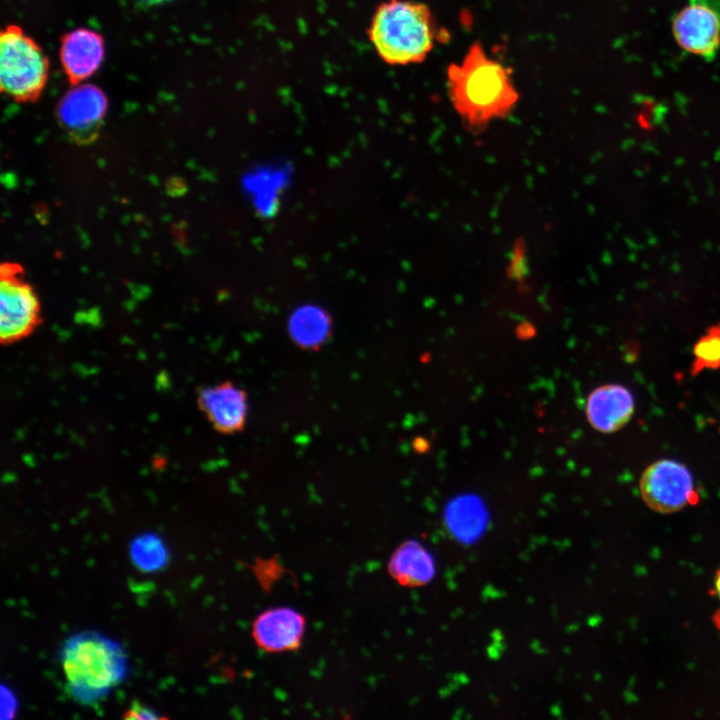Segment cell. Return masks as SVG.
Wrapping results in <instances>:
<instances>
[{"label":"cell","mask_w":720,"mask_h":720,"mask_svg":"<svg viewBox=\"0 0 720 720\" xmlns=\"http://www.w3.org/2000/svg\"><path fill=\"white\" fill-rule=\"evenodd\" d=\"M449 99L472 129L507 116L518 101L511 70L474 42L463 60L447 69Z\"/></svg>","instance_id":"1"},{"label":"cell","mask_w":720,"mask_h":720,"mask_svg":"<svg viewBox=\"0 0 720 720\" xmlns=\"http://www.w3.org/2000/svg\"><path fill=\"white\" fill-rule=\"evenodd\" d=\"M59 659L70 695L84 705L104 699L128 674V655L121 643L94 629L70 635Z\"/></svg>","instance_id":"2"},{"label":"cell","mask_w":720,"mask_h":720,"mask_svg":"<svg viewBox=\"0 0 720 720\" xmlns=\"http://www.w3.org/2000/svg\"><path fill=\"white\" fill-rule=\"evenodd\" d=\"M437 27L429 7L410 0H387L373 14L368 37L389 65L420 63L432 51Z\"/></svg>","instance_id":"3"},{"label":"cell","mask_w":720,"mask_h":720,"mask_svg":"<svg viewBox=\"0 0 720 720\" xmlns=\"http://www.w3.org/2000/svg\"><path fill=\"white\" fill-rule=\"evenodd\" d=\"M49 59L37 42L16 24L0 34V89L18 103L39 99L49 78Z\"/></svg>","instance_id":"4"},{"label":"cell","mask_w":720,"mask_h":720,"mask_svg":"<svg viewBox=\"0 0 720 720\" xmlns=\"http://www.w3.org/2000/svg\"><path fill=\"white\" fill-rule=\"evenodd\" d=\"M41 304L34 288L25 280L23 267L4 262L0 267V342H19L40 325Z\"/></svg>","instance_id":"5"},{"label":"cell","mask_w":720,"mask_h":720,"mask_svg":"<svg viewBox=\"0 0 720 720\" xmlns=\"http://www.w3.org/2000/svg\"><path fill=\"white\" fill-rule=\"evenodd\" d=\"M105 93L93 84L72 86L59 100L56 118L66 135L79 145L93 143L107 114Z\"/></svg>","instance_id":"6"},{"label":"cell","mask_w":720,"mask_h":720,"mask_svg":"<svg viewBox=\"0 0 720 720\" xmlns=\"http://www.w3.org/2000/svg\"><path fill=\"white\" fill-rule=\"evenodd\" d=\"M642 499L659 513H673L695 498L693 477L682 463L670 459L649 465L639 481Z\"/></svg>","instance_id":"7"},{"label":"cell","mask_w":720,"mask_h":720,"mask_svg":"<svg viewBox=\"0 0 720 720\" xmlns=\"http://www.w3.org/2000/svg\"><path fill=\"white\" fill-rule=\"evenodd\" d=\"M199 410L212 427L222 434L240 432L247 420V393L230 381H224L198 389L196 397Z\"/></svg>","instance_id":"8"},{"label":"cell","mask_w":720,"mask_h":720,"mask_svg":"<svg viewBox=\"0 0 720 720\" xmlns=\"http://www.w3.org/2000/svg\"><path fill=\"white\" fill-rule=\"evenodd\" d=\"M105 55L104 39L89 28H77L62 35L59 58L71 86L91 77L101 66Z\"/></svg>","instance_id":"9"},{"label":"cell","mask_w":720,"mask_h":720,"mask_svg":"<svg viewBox=\"0 0 720 720\" xmlns=\"http://www.w3.org/2000/svg\"><path fill=\"white\" fill-rule=\"evenodd\" d=\"M303 616L293 608L276 607L261 613L253 625L259 647L270 652L296 648L304 634Z\"/></svg>","instance_id":"10"},{"label":"cell","mask_w":720,"mask_h":720,"mask_svg":"<svg viewBox=\"0 0 720 720\" xmlns=\"http://www.w3.org/2000/svg\"><path fill=\"white\" fill-rule=\"evenodd\" d=\"M633 412V396L619 384L599 386L587 398V419L594 429L603 433L621 429L629 422Z\"/></svg>","instance_id":"11"},{"label":"cell","mask_w":720,"mask_h":720,"mask_svg":"<svg viewBox=\"0 0 720 720\" xmlns=\"http://www.w3.org/2000/svg\"><path fill=\"white\" fill-rule=\"evenodd\" d=\"M391 575L404 585H421L429 582L435 567L430 553L418 542L400 545L389 561Z\"/></svg>","instance_id":"12"},{"label":"cell","mask_w":720,"mask_h":720,"mask_svg":"<svg viewBox=\"0 0 720 720\" xmlns=\"http://www.w3.org/2000/svg\"><path fill=\"white\" fill-rule=\"evenodd\" d=\"M331 331L328 315L316 308L305 307L290 319L289 332L293 341L304 349H317L324 344Z\"/></svg>","instance_id":"13"},{"label":"cell","mask_w":720,"mask_h":720,"mask_svg":"<svg viewBox=\"0 0 720 720\" xmlns=\"http://www.w3.org/2000/svg\"><path fill=\"white\" fill-rule=\"evenodd\" d=\"M129 554L134 565L146 573L158 572L169 560L168 548L156 533L145 532L133 538Z\"/></svg>","instance_id":"14"},{"label":"cell","mask_w":720,"mask_h":720,"mask_svg":"<svg viewBox=\"0 0 720 720\" xmlns=\"http://www.w3.org/2000/svg\"><path fill=\"white\" fill-rule=\"evenodd\" d=\"M720 368V325L711 327L693 348L692 375Z\"/></svg>","instance_id":"15"},{"label":"cell","mask_w":720,"mask_h":720,"mask_svg":"<svg viewBox=\"0 0 720 720\" xmlns=\"http://www.w3.org/2000/svg\"><path fill=\"white\" fill-rule=\"evenodd\" d=\"M452 529L458 534L472 535L482 523L480 505L473 498L464 497L452 503L448 512Z\"/></svg>","instance_id":"16"},{"label":"cell","mask_w":720,"mask_h":720,"mask_svg":"<svg viewBox=\"0 0 720 720\" xmlns=\"http://www.w3.org/2000/svg\"><path fill=\"white\" fill-rule=\"evenodd\" d=\"M0 702L1 719H13L17 713L18 700L13 690L5 684L0 686Z\"/></svg>","instance_id":"17"},{"label":"cell","mask_w":720,"mask_h":720,"mask_svg":"<svg viewBox=\"0 0 720 720\" xmlns=\"http://www.w3.org/2000/svg\"><path fill=\"white\" fill-rule=\"evenodd\" d=\"M125 719L154 720L161 719L162 716L157 710L143 705L138 700L131 703L130 708L125 712Z\"/></svg>","instance_id":"18"},{"label":"cell","mask_w":720,"mask_h":720,"mask_svg":"<svg viewBox=\"0 0 720 720\" xmlns=\"http://www.w3.org/2000/svg\"><path fill=\"white\" fill-rule=\"evenodd\" d=\"M687 5L720 20V0H688Z\"/></svg>","instance_id":"19"},{"label":"cell","mask_w":720,"mask_h":720,"mask_svg":"<svg viewBox=\"0 0 720 720\" xmlns=\"http://www.w3.org/2000/svg\"><path fill=\"white\" fill-rule=\"evenodd\" d=\"M172 0H136V3L143 6V7H152L161 5L167 2H170Z\"/></svg>","instance_id":"20"},{"label":"cell","mask_w":720,"mask_h":720,"mask_svg":"<svg viewBox=\"0 0 720 720\" xmlns=\"http://www.w3.org/2000/svg\"><path fill=\"white\" fill-rule=\"evenodd\" d=\"M714 587H715V592L720 600V569L716 574L715 581H714Z\"/></svg>","instance_id":"21"}]
</instances>
